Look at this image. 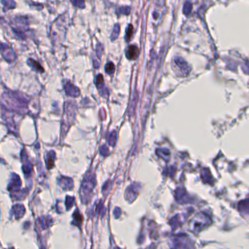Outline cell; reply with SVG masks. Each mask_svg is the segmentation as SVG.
<instances>
[{
    "label": "cell",
    "mask_w": 249,
    "mask_h": 249,
    "mask_svg": "<svg viewBox=\"0 0 249 249\" xmlns=\"http://www.w3.org/2000/svg\"><path fill=\"white\" fill-rule=\"evenodd\" d=\"M132 33H133V26H132V25H129L128 29H126V40H127V41H129V40H130L132 35Z\"/></svg>",
    "instance_id": "cell-6"
},
{
    "label": "cell",
    "mask_w": 249,
    "mask_h": 249,
    "mask_svg": "<svg viewBox=\"0 0 249 249\" xmlns=\"http://www.w3.org/2000/svg\"><path fill=\"white\" fill-rule=\"evenodd\" d=\"M139 54V50L138 47L135 45H129L126 50V56L130 60H135L138 58Z\"/></svg>",
    "instance_id": "cell-2"
},
{
    "label": "cell",
    "mask_w": 249,
    "mask_h": 249,
    "mask_svg": "<svg viewBox=\"0 0 249 249\" xmlns=\"http://www.w3.org/2000/svg\"><path fill=\"white\" fill-rule=\"evenodd\" d=\"M96 85L97 86H99V85H102L103 84V81H104V80H103V77L102 76V74H99V75L97 76V77H96Z\"/></svg>",
    "instance_id": "cell-8"
},
{
    "label": "cell",
    "mask_w": 249,
    "mask_h": 249,
    "mask_svg": "<svg viewBox=\"0 0 249 249\" xmlns=\"http://www.w3.org/2000/svg\"><path fill=\"white\" fill-rule=\"evenodd\" d=\"M191 8H192V6H191V4L190 2H186L185 5V7H184V13L186 14H189L190 13Z\"/></svg>",
    "instance_id": "cell-7"
},
{
    "label": "cell",
    "mask_w": 249,
    "mask_h": 249,
    "mask_svg": "<svg viewBox=\"0 0 249 249\" xmlns=\"http://www.w3.org/2000/svg\"><path fill=\"white\" fill-rule=\"evenodd\" d=\"M119 25L116 24V26H114V29H113V33H112V40H114V39H116L118 36V34H119Z\"/></svg>",
    "instance_id": "cell-5"
},
{
    "label": "cell",
    "mask_w": 249,
    "mask_h": 249,
    "mask_svg": "<svg viewBox=\"0 0 249 249\" xmlns=\"http://www.w3.org/2000/svg\"><path fill=\"white\" fill-rule=\"evenodd\" d=\"M175 63L178 68L181 69L180 72L183 75H187L189 73V67H188L187 64L182 58H176L175 59Z\"/></svg>",
    "instance_id": "cell-1"
},
{
    "label": "cell",
    "mask_w": 249,
    "mask_h": 249,
    "mask_svg": "<svg viewBox=\"0 0 249 249\" xmlns=\"http://www.w3.org/2000/svg\"><path fill=\"white\" fill-rule=\"evenodd\" d=\"M108 143L111 144V145H114L116 144V132H113L109 136V139H108Z\"/></svg>",
    "instance_id": "cell-4"
},
{
    "label": "cell",
    "mask_w": 249,
    "mask_h": 249,
    "mask_svg": "<svg viewBox=\"0 0 249 249\" xmlns=\"http://www.w3.org/2000/svg\"><path fill=\"white\" fill-rule=\"evenodd\" d=\"M114 69H115V66L113 62H108V63L106 64L105 71L107 73L112 74L113 72H114Z\"/></svg>",
    "instance_id": "cell-3"
}]
</instances>
